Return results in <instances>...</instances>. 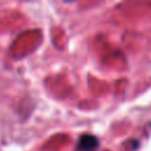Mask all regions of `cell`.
Instances as JSON below:
<instances>
[{
    "mask_svg": "<svg viewBox=\"0 0 151 151\" xmlns=\"http://www.w3.org/2000/svg\"><path fill=\"white\" fill-rule=\"evenodd\" d=\"M99 146V139L91 133H84L80 136L78 144H77V151H94Z\"/></svg>",
    "mask_w": 151,
    "mask_h": 151,
    "instance_id": "cell-1",
    "label": "cell"
}]
</instances>
